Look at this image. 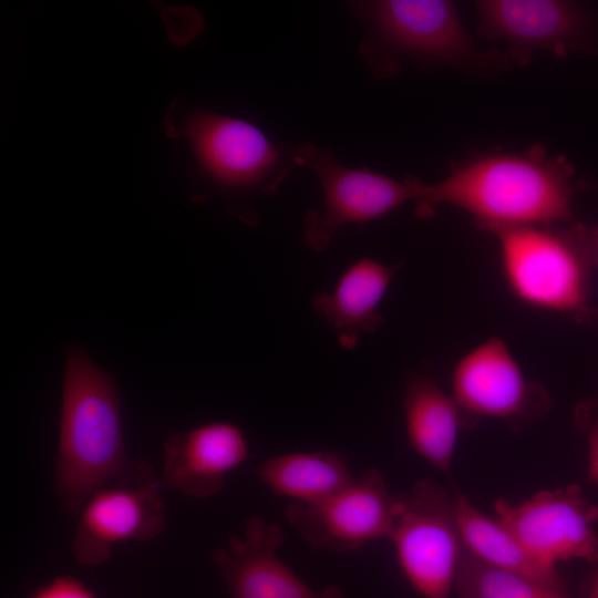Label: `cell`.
Here are the masks:
<instances>
[{"mask_svg":"<svg viewBox=\"0 0 598 598\" xmlns=\"http://www.w3.org/2000/svg\"><path fill=\"white\" fill-rule=\"evenodd\" d=\"M571 172L540 147L524 153H492L453 164L439 183L414 177L413 199L421 208L451 205L480 226L498 230L554 226L573 217Z\"/></svg>","mask_w":598,"mask_h":598,"instance_id":"obj_1","label":"cell"},{"mask_svg":"<svg viewBox=\"0 0 598 598\" xmlns=\"http://www.w3.org/2000/svg\"><path fill=\"white\" fill-rule=\"evenodd\" d=\"M153 470L130 458L121 399L112 375L79 347L68 354L62 382L54 488L69 514L109 483Z\"/></svg>","mask_w":598,"mask_h":598,"instance_id":"obj_2","label":"cell"},{"mask_svg":"<svg viewBox=\"0 0 598 598\" xmlns=\"http://www.w3.org/2000/svg\"><path fill=\"white\" fill-rule=\"evenodd\" d=\"M358 8L371 31L362 51L378 74L393 73L399 56L475 74L505 63L503 56L476 48L452 1L380 0Z\"/></svg>","mask_w":598,"mask_h":598,"instance_id":"obj_3","label":"cell"},{"mask_svg":"<svg viewBox=\"0 0 598 598\" xmlns=\"http://www.w3.org/2000/svg\"><path fill=\"white\" fill-rule=\"evenodd\" d=\"M169 138L187 141L199 173L226 190H274L286 175L280 150L256 125L172 100L165 117Z\"/></svg>","mask_w":598,"mask_h":598,"instance_id":"obj_4","label":"cell"},{"mask_svg":"<svg viewBox=\"0 0 598 598\" xmlns=\"http://www.w3.org/2000/svg\"><path fill=\"white\" fill-rule=\"evenodd\" d=\"M389 539L410 586L424 598H448L456 578L462 539L455 495L430 480L393 495Z\"/></svg>","mask_w":598,"mask_h":598,"instance_id":"obj_5","label":"cell"},{"mask_svg":"<svg viewBox=\"0 0 598 598\" xmlns=\"http://www.w3.org/2000/svg\"><path fill=\"white\" fill-rule=\"evenodd\" d=\"M499 264L512 295L540 311L574 315L587 301L588 270L584 254L551 226H528L493 233Z\"/></svg>","mask_w":598,"mask_h":598,"instance_id":"obj_6","label":"cell"},{"mask_svg":"<svg viewBox=\"0 0 598 598\" xmlns=\"http://www.w3.org/2000/svg\"><path fill=\"white\" fill-rule=\"evenodd\" d=\"M291 161L318 176L322 210H310L303 225L306 245L316 251L326 249L338 229L380 218L413 199L414 177L399 181L365 167L349 168L327 148L303 144L291 148Z\"/></svg>","mask_w":598,"mask_h":598,"instance_id":"obj_7","label":"cell"},{"mask_svg":"<svg viewBox=\"0 0 598 598\" xmlns=\"http://www.w3.org/2000/svg\"><path fill=\"white\" fill-rule=\"evenodd\" d=\"M475 6L478 33L504 41L511 59L520 65L537 51L563 58L598 47V21L574 1L483 0Z\"/></svg>","mask_w":598,"mask_h":598,"instance_id":"obj_8","label":"cell"},{"mask_svg":"<svg viewBox=\"0 0 598 598\" xmlns=\"http://www.w3.org/2000/svg\"><path fill=\"white\" fill-rule=\"evenodd\" d=\"M494 509L496 519L542 563L551 567L570 559L598 563V506L578 485L542 491L520 503L499 498Z\"/></svg>","mask_w":598,"mask_h":598,"instance_id":"obj_9","label":"cell"},{"mask_svg":"<svg viewBox=\"0 0 598 598\" xmlns=\"http://www.w3.org/2000/svg\"><path fill=\"white\" fill-rule=\"evenodd\" d=\"M164 526L165 504L153 470L112 482L92 493L78 514L73 556L81 565L101 566L112 557L117 544L148 542Z\"/></svg>","mask_w":598,"mask_h":598,"instance_id":"obj_10","label":"cell"},{"mask_svg":"<svg viewBox=\"0 0 598 598\" xmlns=\"http://www.w3.org/2000/svg\"><path fill=\"white\" fill-rule=\"evenodd\" d=\"M393 495L383 476L368 468L337 492L315 502H292L285 515L311 546L352 551L389 537L393 523Z\"/></svg>","mask_w":598,"mask_h":598,"instance_id":"obj_11","label":"cell"},{"mask_svg":"<svg viewBox=\"0 0 598 598\" xmlns=\"http://www.w3.org/2000/svg\"><path fill=\"white\" fill-rule=\"evenodd\" d=\"M452 395L476 421L529 419L548 405L542 388L526 379L507 344L496 337L477 344L457 361L452 373Z\"/></svg>","mask_w":598,"mask_h":598,"instance_id":"obj_12","label":"cell"},{"mask_svg":"<svg viewBox=\"0 0 598 598\" xmlns=\"http://www.w3.org/2000/svg\"><path fill=\"white\" fill-rule=\"evenodd\" d=\"M282 529L250 517L241 536L216 549L217 566L230 598H344L337 586L315 591L277 556Z\"/></svg>","mask_w":598,"mask_h":598,"instance_id":"obj_13","label":"cell"},{"mask_svg":"<svg viewBox=\"0 0 598 598\" xmlns=\"http://www.w3.org/2000/svg\"><path fill=\"white\" fill-rule=\"evenodd\" d=\"M243 431L229 422H209L171 434L164 442L163 480L192 498L218 494L226 477L248 457Z\"/></svg>","mask_w":598,"mask_h":598,"instance_id":"obj_14","label":"cell"},{"mask_svg":"<svg viewBox=\"0 0 598 598\" xmlns=\"http://www.w3.org/2000/svg\"><path fill=\"white\" fill-rule=\"evenodd\" d=\"M399 268L371 258L358 259L341 272L331 291L312 298L315 311L332 327L343 348L352 349L361 337L382 326L379 306Z\"/></svg>","mask_w":598,"mask_h":598,"instance_id":"obj_15","label":"cell"},{"mask_svg":"<svg viewBox=\"0 0 598 598\" xmlns=\"http://www.w3.org/2000/svg\"><path fill=\"white\" fill-rule=\"evenodd\" d=\"M405 430L410 446L424 461L450 474L460 432L476 423L456 402L426 377H414L405 386Z\"/></svg>","mask_w":598,"mask_h":598,"instance_id":"obj_16","label":"cell"},{"mask_svg":"<svg viewBox=\"0 0 598 598\" xmlns=\"http://www.w3.org/2000/svg\"><path fill=\"white\" fill-rule=\"evenodd\" d=\"M454 495L460 535L467 550L492 566L565 590L556 567L538 560L498 519L483 514L463 494Z\"/></svg>","mask_w":598,"mask_h":598,"instance_id":"obj_17","label":"cell"},{"mask_svg":"<svg viewBox=\"0 0 598 598\" xmlns=\"http://www.w3.org/2000/svg\"><path fill=\"white\" fill-rule=\"evenodd\" d=\"M255 474L274 493L293 502H315L353 477L344 457L332 452L289 453L267 458Z\"/></svg>","mask_w":598,"mask_h":598,"instance_id":"obj_18","label":"cell"},{"mask_svg":"<svg viewBox=\"0 0 598 598\" xmlns=\"http://www.w3.org/2000/svg\"><path fill=\"white\" fill-rule=\"evenodd\" d=\"M454 587L457 598H570L565 590L492 566L478 559L464 546Z\"/></svg>","mask_w":598,"mask_h":598,"instance_id":"obj_19","label":"cell"},{"mask_svg":"<svg viewBox=\"0 0 598 598\" xmlns=\"http://www.w3.org/2000/svg\"><path fill=\"white\" fill-rule=\"evenodd\" d=\"M27 598H99L83 581L71 575H59L38 587Z\"/></svg>","mask_w":598,"mask_h":598,"instance_id":"obj_20","label":"cell"},{"mask_svg":"<svg viewBox=\"0 0 598 598\" xmlns=\"http://www.w3.org/2000/svg\"><path fill=\"white\" fill-rule=\"evenodd\" d=\"M588 442V478L598 483V416L585 426Z\"/></svg>","mask_w":598,"mask_h":598,"instance_id":"obj_21","label":"cell"},{"mask_svg":"<svg viewBox=\"0 0 598 598\" xmlns=\"http://www.w3.org/2000/svg\"><path fill=\"white\" fill-rule=\"evenodd\" d=\"M585 598H598V568L595 570L591 577Z\"/></svg>","mask_w":598,"mask_h":598,"instance_id":"obj_22","label":"cell"}]
</instances>
